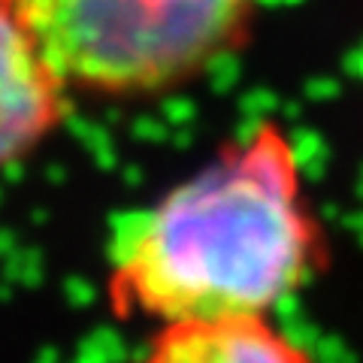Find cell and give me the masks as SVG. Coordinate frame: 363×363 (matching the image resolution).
Segmentation results:
<instances>
[{"instance_id": "cell-1", "label": "cell", "mask_w": 363, "mask_h": 363, "mask_svg": "<svg viewBox=\"0 0 363 363\" xmlns=\"http://www.w3.org/2000/svg\"><path fill=\"white\" fill-rule=\"evenodd\" d=\"M324 267L327 236L294 140L267 118L124 230L106 300L121 321L269 318Z\"/></svg>"}, {"instance_id": "cell-2", "label": "cell", "mask_w": 363, "mask_h": 363, "mask_svg": "<svg viewBox=\"0 0 363 363\" xmlns=\"http://www.w3.org/2000/svg\"><path fill=\"white\" fill-rule=\"evenodd\" d=\"M67 91L155 97L242 49L252 0H6Z\"/></svg>"}, {"instance_id": "cell-3", "label": "cell", "mask_w": 363, "mask_h": 363, "mask_svg": "<svg viewBox=\"0 0 363 363\" xmlns=\"http://www.w3.org/2000/svg\"><path fill=\"white\" fill-rule=\"evenodd\" d=\"M67 88L33 33L0 0V169L37 152L64 118Z\"/></svg>"}, {"instance_id": "cell-4", "label": "cell", "mask_w": 363, "mask_h": 363, "mask_svg": "<svg viewBox=\"0 0 363 363\" xmlns=\"http://www.w3.org/2000/svg\"><path fill=\"white\" fill-rule=\"evenodd\" d=\"M143 363H315L269 318H212L161 324Z\"/></svg>"}]
</instances>
